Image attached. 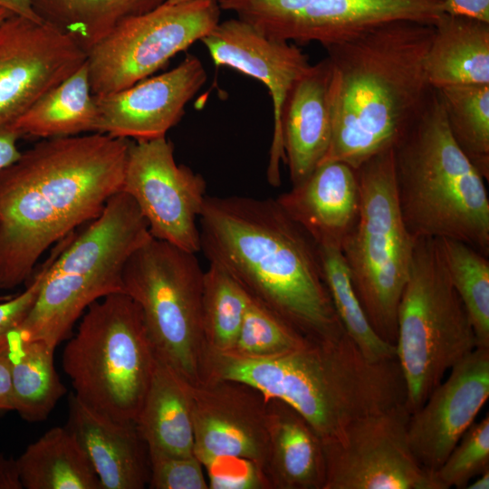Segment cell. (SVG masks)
I'll return each instance as SVG.
<instances>
[{"mask_svg":"<svg viewBox=\"0 0 489 489\" xmlns=\"http://www.w3.org/2000/svg\"><path fill=\"white\" fill-rule=\"evenodd\" d=\"M218 0L166 4L119 24L87 53L91 93L128 88L155 73L220 22Z\"/></svg>","mask_w":489,"mask_h":489,"instance_id":"8fae6325","label":"cell"},{"mask_svg":"<svg viewBox=\"0 0 489 489\" xmlns=\"http://www.w3.org/2000/svg\"><path fill=\"white\" fill-rule=\"evenodd\" d=\"M451 283L473 326L478 346L489 347V261L461 241L436 238Z\"/></svg>","mask_w":489,"mask_h":489,"instance_id":"d6a6232c","label":"cell"},{"mask_svg":"<svg viewBox=\"0 0 489 489\" xmlns=\"http://www.w3.org/2000/svg\"><path fill=\"white\" fill-rule=\"evenodd\" d=\"M331 69L328 59L312 64L289 91L281 113L284 163L296 185L322 161L331 138Z\"/></svg>","mask_w":489,"mask_h":489,"instance_id":"7402d4cb","label":"cell"},{"mask_svg":"<svg viewBox=\"0 0 489 489\" xmlns=\"http://www.w3.org/2000/svg\"><path fill=\"white\" fill-rule=\"evenodd\" d=\"M25 489H102L87 454L66 427H53L16 459Z\"/></svg>","mask_w":489,"mask_h":489,"instance_id":"484cf974","label":"cell"},{"mask_svg":"<svg viewBox=\"0 0 489 489\" xmlns=\"http://www.w3.org/2000/svg\"><path fill=\"white\" fill-rule=\"evenodd\" d=\"M445 13L489 22V0H446Z\"/></svg>","mask_w":489,"mask_h":489,"instance_id":"f35d334b","label":"cell"},{"mask_svg":"<svg viewBox=\"0 0 489 489\" xmlns=\"http://www.w3.org/2000/svg\"><path fill=\"white\" fill-rule=\"evenodd\" d=\"M130 139H43L0 170V290L27 283L49 247L95 219L121 190Z\"/></svg>","mask_w":489,"mask_h":489,"instance_id":"6da1fadb","label":"cell"},{"mask_svg":"<svg viewBox=\"0 0 489 489\" xmlns=\"http://www.w3.org/2000/svg\"><path fill=\"white\" fill-rule=\"evenodd\" d=\"M489 397V347H476L449 370L423 405L410 414L408 435L422 467L444 463Z\"/></svg>","mask_w":489,"mask_h":489,"instance_id":"ac0fdd59","label":"cell"},{"mask_svg":"<svg viewBox=\"0 0 489 489\" xmlns=\"http://www.w3.org/2000/svg\"><path fill=\"white\" fill-rule=\"evenodd\" d=\"M21 138L10 125L0 127V170L14 162L21 155L17 141Z\"/></svg>","mask_w":489,"mask_h":489,"instance_id":"60d3db41","label":"cell"},{"mask_svg":"<svg viewBox=\"0 0 489 489\" xmlns=\"http://www.w3.org/2000/svg\"><path fill=\"white\" fill-rule=\"evenodd\" d=\"M308 340L250 296L238 336L228 353L243 359L274 358L300 349Z\"/></svg>","mask_w":489,"mask_h":489,"instance_id":"836d02e7","label":"cell"},{"mask_svg":"<svg viewBox=\"0 0 489 489\" xmlns=\"http://www.w3.org/2000/svg\"><path fill=\"white\" fill-rule=\"evenodd\" d=\"M455 142L484 178L489 179V84L436 90Z\"/></svg>","mask_w":489,"mask_h":489,"instance_id":"f546056e","label":"cell"},{"mask_svg":"<svg viewBox=\"0 0 489 489\" xmlns=\"http://www.w3.org/2000/svg\"><path fill=\"white\" fill-rule=\"evenodd\" d=\"M395 346L410 414L455 363L478 347L436 238L415 239L409 276L398 308Z\"/></svg>","mask_w":489,"mask_h":489,"instance_id":"ba28073f","label":"cell"},{"mask_svg":"<svg viewBox=\"0 0 489 489\" xmlns=\"http://www.w3.org/2000/svg\"><path fill=\"white\" fill-rule=\"evenodd\" d=\"M489 469V417L474 422L441 466L434 472L438 489H465L475 476Z\"/></svg>","mask_w":489,"mask_h":489,"instance_id":"e575fe53","label":"cell"},{"mask_svg":"<svg viewBox=\"0 0 489 489\" xmlns=\"http://www.w3.org/2000/svg\"><path fill=\"white\" fill-rule=\"evenodd\" d=\"M186 1H188V0H166L164 3H166V4H177V3H182V2H186Z\"/></svg>","mask_w":489,"mask_h":489,"instance_id":"bcb514c9","label":"cell"},{"mask_svg":"<svg viewBox=\"0 0 489 489\" xmlns=\"http://www.w3.org/2000/svg\"><path fill=\"white\" fill-rule=\"evenodd\" d=\"M136 425L149 453L195 455L189 384L158 358Z\"/></svg>","mask_w":489,"mask_h":489,"instance_id":"d4e9b609","label":"cell"},{"mask_svg":"<svg viewBox=\"0 0 489 489\" xmlns=\"http://www.w3.org/2000/svg\"><path fill=\"white\" fill-rule=\"evenodd\" d=\"M205 469L209 489H271L264 472L246 460H219Z\"/></svg>","mask_w":489,"mask_h":489,"instance_id":"74e56055","label":"cell"},{"mask_svg":"<svg viewBox=\"0 0 489 489\" xmlns=\"http://www.w3.org/2000/svg\"><path fill=\"white\" fill-rule=\"evenodd\" d=\"M0 7L13 14L23 15L37 21L41 20L31 7L29 0H0Z\"/></svg>","mask_w":489,"mask_h":489,"instance_id":"7bdbcfd3","label":"cell"},{"mask_svg":"<svg viewBox=\"0 0 489 489\" xmlns=\"http://www.w3.org/2000/svg\"><path fill=\"white\" fill-rule=\"evenodd\" d=\"M66 427L73 433L102 489H143L150 475L149 450L136 422L112 419L70 394Z\"/></svg>","mask_w":489,"mask_h":489,"instance_id":"44dd1931","label":"cell"},{"mask_svg":"<svg viewBox=\"0 0 489 489\" xmlns=\"http://www.w3.org/2000/svg\"><path fill=\"white\" fill-rule=\"evenodd\" d=\"M189 392L194 454L204 469L216 461L242 459L266 475L268 398L255 388L233 379L204 380L189 385Z\"/></svg>","mask_w":489,"mask_h":489,"instance_id":"2e32d148","label":"cell"},{"mask_svg":"<svg viewBox=\"0 0 489 489\" xmlns=\"http://www.w3.org/2000/svg\"><path fill=\"white\" fill-rule=\"evenodd\" d=\"M435 90L462 84H489V22L444 13L434 24L425 58Z\"/></svg>","mask_w":489,"mask_h":489,"instance_id":"cb8c5ba5","label":"cell"},{"mask_svg":"<svg viewBox=\"0 0 489 489\" xmlns=\"http://www.w3.org/2000/svg\"><path fill=\"white\" fill-rule=\"evenodd\" d=\"M87 53L51 24L12 14L0 23V127L79 70Z\"/></svg>","mask_w":489,"mask_h":489,"instance_id":"9a60e30c","label":"cell"},{"mask_svg":"<svg viewBox=\"0 0 489 489\" xmlns=\"http://www.w3.org/2000/svg\"><path fill=\"white\" fill-rule=\"evenodd\" d=\"M202 62L188 54L175 68L128 88L94 96L95 132L147 140L165 137L179 122L187 104L206 82Z\"/></svg>","mask_w":489,"mask_h":489,"instance_id":"d6986e66","label":"cell"},{"mask_svg":"<svg viewBox=\"0 0 489 489\" xmlns=\"http://www.w3.org/2000/svg\"><path fill=\"white\" fill-rule=\"evenodd\" d=\"M250 295L222 267L204 273L202 325L206 352L228 353L238 336Z\"/></svg>","mask_w":489,"mask_h":489,"instance_id":"1f68e13d","label":"cell"},{"mask_svg":"<svg viewBox=\"0 0 489 489\" xmlns=\"http://www.w3.org/2000/svg\"><path fill=\"white\" fill-rule=\"evenodd\" d=\"M151 237L132 197L123 191L114 194L82 231L65 238L16 333L56 348L71 337L75 322L93 302L122 292L128 259Z\"/></svg>","mask_w":489,"mask_h":489,"instance_id":"8992f818","label":"cell"},{"mask_svg":"<svg viewBox=\"0 0 489 489\" xmlns=\"http://www.w3.org/2000/svg\"><path fill=\"white\" fill-rule=\"evenodd\" d=\"M200 251L247 293L311 340L346 332L317 244L272 198L206 196Z\"/></svg>","mask_w":489,"mask_h":489,"instance_id":"7a4b0ae2","label":"cell"},{"mask_svg":"<svg viewBox=\"0 0 489 489\" xmlns=\"http://www.w3.org/2000/svg\"><path fill=\"white\" fill-rule=\"evenodd\" d=\"M120 191L135 201L154 238L200 251L198 221L206 184L200 174L176 162L166 136L130 140Z\"/></svg>","mask_w":489,"mask_h":489,"instance_id":"5bb4252c","label":"cell"},{"mask_svg":"<svg viewBox=\"0 0 489 489\" xmlns=\"http://www.w3.org/2000/svg\"><path fill=\"white\" fill-rule=\"evenodd\" d=\"M323 276L336 313L347 334L369 360L396 359V346L371 326L357 296L340 249L318 246Z\"/></svg>","mask_w":489,"mask_h":489,"instance_id":"4dcf8cb0","label":"cell"},{"mask_svg":"<svg viewBox=\"0 0 489 489\" xmlns=\"http://www.w3.org/2000/svg\"><path fill=\"white\" fill-rule=\"evenodd\" d=\"M269 452L266 476L271 489H323L322 442L292 406L268 399Z\"/></svg>","mask_w":489,"mask_h":489,"instance_id":"603a6c76","label":"cell"},{"mask_svg":"<svg viewBox=\"0 0 489 489\" xmlns=\"http://www.w3.org/2000/svg\"><path fill=\"white\" fill-rule=\"evenodd\" d=\"M14 411L10 361L5 344L0 346V412Z\"/></svg>","mask_w":489,"mask_h":489,"instance_id":"ab89813d","label":"cell"},{"mask_svg":"<svg viewBox=\"0 0 489 489\" xmlns=\"http://www.w3.org/2000/svg\"><path fill=\"white\" fill-rule=\"evenodd\" d=\"M489 488V469L484 471L467 484L465 489H488Z\"/></svg>","mask_w":489,"mask_h":489,"instance_id":"ee69618b","label":"cell"},{"mask_svg":"<svg viewBox=\"0 0 489 489\" xmlns=\"http://www.w3.org/2000/svg\"><path fill=\"white\" fill-rule=\"evenodd\" d=\"M233 379L297 410L321 439L367 415L406 404L397 359L367 358L347 332L309 339L291 352L269 359H243L206 352L202 381Z\"/></svg>","mask_w":489,"mask_h":489,"instance_id":"277c9868","label":"cell"},{"mask_svg":"<svg viewBox=\"0 0 489 489\" xmlns=\"http://www.w3.org/2000/svg\"><path fill=\"white\" fill-rule=\"evenodd\" d=\"M156 360L139 306L118 292L87 308L62 362L78 399L112 419L136 422Z\"/></svg>","mask_w":489,"mask_h":489,"instance_id":"52a82bcc","label":"cell"},{"mask_svg":"<svg viewBox=\"0 0 489 489\" xmlns=\"http://www.w3.org/2000/svg\"><path fill=\"white\" fill-rule=\"evenodd\" d=\"M12 15L10 12L0 7V23L3 22L5 18Z\"/></svg>","mask_w":489,"mask_h":489,"instance_id":"f6af8a7d","label":"cell"},{"mask_svg":"<svg viewBox=\"0 0 489 489\" xmlns=\"http://www.w3.org/2000/svg\"><path fill=\"white\" fill-rule=\"evenodd\" d=\"M166 0H29L36 15L72 38L86 53L125 20Z\"/></svg>","mask_w":489,"mask_h":489,"instance_id":"f1b7e54d","label":"cell"},{"mask_svg":"<svg viewBox=\"0 0 489 489\" xmlns=\"http://www.w3.org/2000/svg\"><path fill=\"white\" fill-rule=\"evenodd\" d=\"M356 171L360 213L340 251L371 326L395 344L398 308L409 276L415 239L398 202L393 149L370 158Z\"/></svg>","mask_w":489,"mask_h":489,"instance_id":"9c48e42d","label":"cell"},{"mask_svg":"<svg viewBox=\"0 0 489 489\" xmlns=\"http://www.w3.org/2000/svg\"><path fill=\"white\" fill-rule=\"evenodd\" d=\"M446 0H218L267 36L327 48L382 24L409 20L433 24Z\"/></svg>","mask_w":489,"mask_h":489,"instance_id":"7c38bea8","label":"cell"},{"mask_svg":"<svg viewBox=\"0 0 489 489\" xmlns=\"http://www.w3.org/2000/svg\"><path fill=\"white\" fill-rule=\"evenodd\" d=\"M433 35V24L398 20L326 48L331 138L321 164L357 169L394 148L434 91L424 65Z\"/></svg>","mask_w":489,"mask_h":489,"instance_id":"3957f363","label":"cell"},{"mask_svg":"<svg viewBox=\"0 0 489 489\" xmlns=\"http://www.w3.org/2000/svg\"><path fill=\"white\" fill-rule=\"evenodd\" d=\"M97 105L87 62L38 99L10 126L22 137L41 139L95 132Z\"/></svg>","mask_w":489,"mask_h":489,"instance_id":"4316f807","label":"cell"},{"mask_svg":"<svg viewBox=\"0 0 489 489\" xmlns=\"http://www.w3.org/2000/svg\"><path fill=\"white\" fill-rule=\"evenodd\" d=\"M406 404L360 417L321 439L323 489H438L409 444Z\"/></svg>","mask_w":489,"mask_h":489,"instance_id":"4fadbf2b","label":"cell"},{"mask_svg":"<svg viewBox=\"0 0 489 489\" xmlns=\"http://www.w3.org/2000/svg\"><path fill=\"white\" fill-rule=\"evenodd\" d=\"M205 271L196 254L151 237L128 259L122 292L139 306L156 357L189 385L202 381Z\"/></svg>","mask_w":489,"mask_h":489,"instance_id":"30bf717a","label":"cell"},{"mask_svg":"<svg viewBox=\"0 0 489 489\" xmlns=\"http://www.w3.org/2000/svg\"><path fill=\"white\" fill-rule=\"evenodd\" d=\"M14 411L25 421H44L66 393L54 367L55 348L41 340H25L15 331L6 338Z\"/></svg>","mask_w":489,"mask_h":489,"instance_id":"83f0119b","label":"cell"},{"mask_svg":"<svg viewBox=\"0 0 489 489\" xmlns=\"http://www.w3.org/2000/svg\"><path fill=\"white\" fill-rule=\"evenodd\" d=\"M396 193L411 236L461 241L489 254L485 179L453 138L438 93L393 148Z\"/></svg>","mask_w":489,"mask_h":489,"instance_id":"5b68a950","label":"cell"},{"mask_svg":"<svg viewBox=\"0 0 489 489\" xmlns=\"http://www.w3.org/2000/svg\"><path fill=\"white\" fill-rule=\"evenodd\" d=\"M0 489H23L16 459L0 454Z\"/></svg>","mask_w":489,"mask_h":489,"instance_id":"b9f144b4","label":"cell"},{"mask_svg":"<svg viewBox=\"0 0 489 489\" xmlns=\"http://www.w3.org/2000/svg\"><path fill=\"white\" fill-rule=\"evenodd\" d=\"M151 489H208L204 467L196 455L149 453Z\"/></svg>","mask_w":489,"mask_h":489,"instance_id":"d590c367","label":"cell"},{"mask_svg":"<svg viewBox=\"0 0 489 489\" xmlns=\"http://www.w3.org/2000/svg\"><path fill=\"white\" fill-rule=\"evenodd\" d=\"M12 295H13V294H11V295H0V302L5 301V300L10 298Z\"/></svg>","mask_w":489,"mask_h":489,"instance_id":"7dc6e473","label":"cell"},{"mask_svg":"<svg viewBox=\"0 0 489 489\" xmlns=\"http://www.w3.org/2000/svg\"><path fill=\"white\" fill-rule=\"evenodd\" d=\"M275 200L317 246L341 250L360 213L357 171L340 161L321 163Z\"/></svg>","mask_w":489,"mask_h":489,"instance_id":"ffe728a7","label":"cell"},{"mask_svg":"<svg viewBox=\"0 0 489 489\" xmlns=\"http://www.w3.org/2000/svg\"><path fill=\"white\" fill-rule=\"evenodd\" d=\"M63 244V240L57 243L47 259L34 271L25 290L0 302V346L5 344L8 334L17 330L29 313L38 296L44 275Z\"/></svg>","mask_w":489,"mask_h":489,"instance_id":"8d00e7d4","label":"cell"},{"mask_svg":"<svg viewBox=\"0 0 489 489\" xmlns=\"http://www.w3.org/2000/svg\"><path fill=\"white\" fill-rule=\"evenodd\" d=\"M201 42L217 67L226 66L260 81L273 102V132L266 170L268 182L281 184V163L284 152L281 113L286 96L311 67L309 58L291 42L265 35L237 17L219 22Z\"/></svg>","mask_w":489,"mask_h":489,"instance_id":"e0dca14e","label":"cell"}]
</instances>
